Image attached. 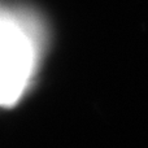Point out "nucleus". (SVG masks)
<instances>
[{
  "instance_id": "nucleus-1",
  "label": "nucleus",
  "mask_w": 148,
  "mask_h": 148,
  "mask_svg": "<svg viewBox=\"0 0 148 148\" xmlns=\"http://www.w3.org/2000/svg\"><path fill=\"white\" fill-rule=\"evenodd\" d=\"M34 21L0 9V104L14 103L35 70L38 38Z\"/></svg>"
}]
</instances>
